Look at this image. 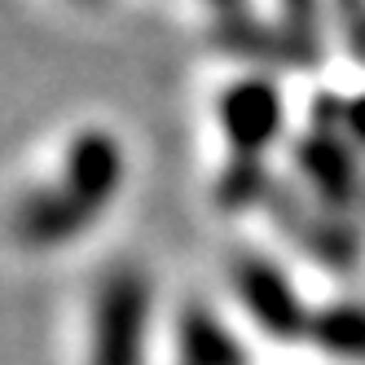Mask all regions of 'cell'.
Segmentation results:
<instances>
[{"label": "cell", "mask_w": 365, "mask_h": 365, "mask_svg": "<svg viewBox=\"0 0 365 365\" xmlns=\"http://www.w3.org/2000/svg\"><path fill=\"white\" fill-rule=\"evenodd\" d=\"M334 9H339V27H344L352 58L365 66V0H334Z\"/></svg>", "instance_id": "4fadbf2b"}, {"label": "cell", "mask_w": 365, "mask_h": 365, "mask_svg": "<svg viewBox=\"0 0 365 365\" xmlns=\"http://www.w3.org/2000/svg\"><path fill=\"white\" fill-rule=\"evenodd\" d=\"M308 344H317L330 356L344 361H365V304H326L308 317Z\"/></svg>", "instance_id": "9c48e42d"}, {"label": "cell", "mask_w": 365, "mask_h": 365, "mask_svg": "<svg viewBox=\"0 0 365 365\" xmlns=\"http://www.w3.org/2000/svg\"><path fill=\"white\" fill-rule=\"evenodd\" d=\"M88 220H93V216H88L66 190L44 185V190H31L27 198L14 207V238H18L22 247L44 251V247H62V242H71V238H80Z\"/></svg>", "instance_id": "52a82bcc"}, {"label": "cell", "mask_w": 365, "mask_h": 365, "mask_svg": "<svg viewBox=\"0 0 365 365\" xmlns=\"http://www.w3.org/2000/svg\"><path fill=\"white\" fill-rule=\"evenodd\" d=\"M220 128L238 159H259L282 133V97L269 80H242L220 97Z\"/></svg>", "instance_id": "5b68a950"}, {"label": "cell", "mask_w": 365, "mask_h": 365, "mask_svg": "<svg viewBox=\"0 0 365 365\" xmlns=\"http://www.w3.org/2000/svg\"><path fill=\"white\" fill-rule=\"evenodd\" d=\"M123 180V150L110 133H80L66 150V176L62 190L84 207L88 216H97L106 207Z\"/></svg>", "instance_id": "8992f818"}, {"label": "cell", "mask_w": 365, "mask_h": 365, "mask_svg": "<svg viewBox=\"0 0 365 365\" xmlns=\"http://www.w3.org/2000/svg\"><path fill=\"white\" fill-rule=\"evenodd\" d=\"M269 185H273V176H269L264 159H238V154H233V163L225 168L220 185H216V198H220V207H229V212H242V207L264 202Z\"/></svg>", "instance_id": "8fae6325"}, {"label": "cell", "mask_w": 365, "mask_h": 365, "mask_svg": "<svg viewBox=\"0 0 365 365\" xmlns=\"http://www.w3.org/2000/svg\"><path fill=\"white\" fill-rule=\"evenodd\" d=\"M344 128H348V133L365 145V93L356 97V101H348V115H344Z\"/></svg>", "instance_id": "5bb4252c"}, {"label": "cell", "mask_w": 365, "mask_h": 365, "mask_svg": "<svg viewBox=\"0 0 365 365\" xmlns=\"http://www.w3.org/2000/svg\"><path fill=\"white\" fill-rule=\"evenodd\" d=\"M295 168L304 172V180L312 185L317 202L334 207V212L352 216L356 207H365V180L361 168L352 159V150L339 141V133L312 128L308 137L295 141Z\"/></svg>", "instance_id": "277c9868"}, {"label": "cell", "mask_w": 365, "mask_h": 365, "mask_svg": "<svg viewBox=\"0 0 365 365\" xmlns=\"http://www.w3.org/2000/svg\"><path fill=\"white\" fill-rule=\"evenodd\" d=\"M150 282L133 264H115L97 282L93 299V356L88 365H141L145 356Z\"/></svg>", "instance_id": "6da1fadb"}, {"label": "cell", "mask_w": 365, "mask_h": 365, "mask_svg": "<svg viewBox=\"0 0 365 365\" xmlns=\"http://www.w3.org/2000/svg\"><path fill=\"white\" fill-rule=\"evenodd\" d=\"M264 207L273 212V220L282 225L286 238H291L295 247H304L317 264H326L334 273L356 269L361 233H356V225L344 212H334V207H326V202H312L304 190H295L291 180H277V176H273V185L264 194Z\"/></svg>", "instance_id": "7a4b0ae2"}, {"label": "cell", "mask_w": 365, "mask_h": 365, "mask_svg": "<svg viewBox=\"0 0 365 365\" xmlns=\"http://www.w3.org/2000/svg\"><path fill=\"white\" fill-rule=\"evenodd\" d=\"M212 5H216L220 14H233V9H242V0H212Z\"/></svg>", "instance_id": "9a60e30c"}, {"label": "cell", "mask_w": 365, "mask_h": 365, "mask_svg": "<svg viewBox=\"0 0 365 365\" xmlns=\"http://www.w3.org/2000/svg\"><path fill=\"white\" fill-rule=\"evenodd\" d=\"M180 361L185 365H247V352L207 308H185V317H180Z\"/></svg>", "instance_id": "30bf717a"}, {"label": "cell", "mask_w": 365, "mask_h": 365, "mask_svg": "<svg viewBox=\"0 0 365 365\" xmlns=\"http://www.w3.org/2000/svg\"><path fill=\"white\" fill-rule=\"evenodd\" d=\"M282 27L295 36L304 48L308 66L322 62V18H317V0H282Z\"/></svg>", "instance_id": "7c38bea8"}, {"label": "cell", "mask_w": 365, "mask_h": 365, "mask_svg": "<svg viewBox=\"0 0 365 365\" xmlns=\"http://www.w3.org/2000/svg\"><path fill=\"white\" fill-rule=\"evenodd\" d=\"M233 286L247 304V312L255 317V326L273 334V339H304L308 334V317L312 312L304 308V299L295 295L291 277H286L273 259L242 251L233 259Z\"/></svg>", "instance_id": "3957f363"}, {"label": "cell", "mask_w": 365, "mask_h": 365, "mask_svg": "<svg viewBox=\"0 0 365 365\" xmlns=\"http://www.w3.org/2000/svg\"><path fill=\"white\" fill-rule=\"evenodd\" d=\"M212 40L233 58H251V62H273V66H308L304 48L295 44V36L286 27H264L247 14H220L216 27H212Z\"/></svg>", "instance_id": "ba28073f"}]
</instances>
